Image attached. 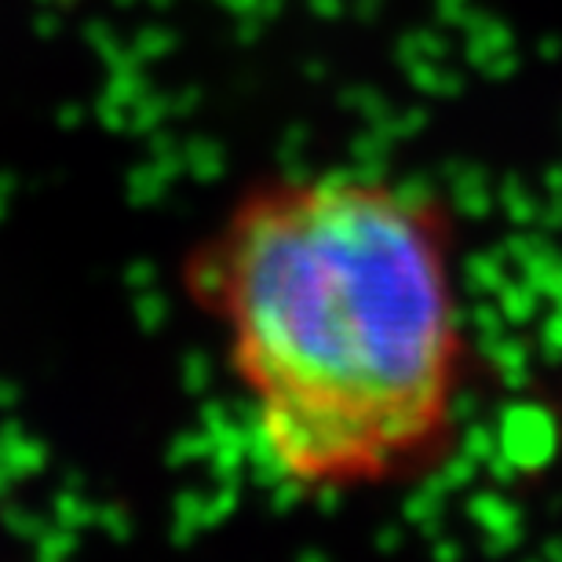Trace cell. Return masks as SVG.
Masks as SVG:
<instances>
[{"mask_svg":"<svg viewBox=\"0 0 562 562\" xmlns=\"http://www.w3.org/2000/svg\"><path fill=\"white\" fill-rule=\"evenodd\" d=\"M190 292L263 464L289 486H384L453 427V249L413 190L355 172L263 179L190 256Z\"/></svg>","mask_w":562,"mask_h":562,"instance_id":"cell-1","label":"cell"}]
</instances>
